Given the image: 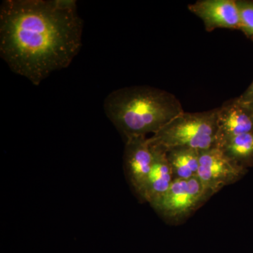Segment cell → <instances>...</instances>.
Wrapping results in <instances>:
<instances>
[{
  "label": "cell",
  "instance_id": "obj_1",
  "mask_svg": "<svg viewBox=\"0 0 253 253\" xmlns=\"http://www.w3.org/2000/svg\"><path fill=\"white\" fill-rule=\"evenodd\" d=\"M83 21L73 0H4L0 56L35 86L68 68L82 48Z\"/></svg>",
  "mask_w": 253,
  "mask_h": 253
},
{
  "label": "cell",
  "instance_id": "obj_2",
  "mask_svg": "<svg viewBox=\"0 0 253 253\" xmlns=\"http://www.w3.org/2000/svg\"><path fill=\"white\" fill-rule=\"evenodd\" d=\"M104 110L125 139L149 133L154 135L184 112L174 94L150 86H127L113 91L104 99Z\"/></svg>",
  "mask_w": 253,
  "mask_h": 253
},
{
  "label": "cell",
  "instance_id": "obj_3",
  "mask_svg": "<svg viewBox=\"0 0 253 253\" xmlns=\"http://www.w3.org/2000/svg\"><path fill=\"white\" fill-rule=\"evenodd\" d=\"M217 109L199 113L183 112L149 138L166 149L186 147L203 151L216 146Z\"/></svg>",
  "mask_w": 253,
  "mask_h": 253
},
{
  "label": "cell",
  "instance_id": "obj_4",
  "mask_svg": "<svg viewBox=\"0 0 253 253\" xmlns=\"http://www.w3.org/2000/svg\"><path fill=\"white\" fill-rule=\"evenodd\" d=\"M212 196L196 176L189 179H174L167 192L150 206L168 222L179 224Z\"/></svg>",
  "mask_w": 253,
  "mask_h": 253
},
{
  "label": "cell",
  "instance_id": "obj_5",
  "mask_svg": "<svg viewBox=\"0 0 253 253\" xmlns=\"http://www.w3.org/2000/svg\"><path fill=\"white\" fill-rule=\"evenodd\" d=\"M248 169L229 159L217 146L200 152L197 176L212 196L244 177Z\"/></svg>",
  "mask_w": 253,
  "mask_h": 253
},
{
  "label": "cell",
  "instance_id": "obj_6",
  "mask_svg": "<svg viewBox=\"0 0 253 253\" xmlns=\"http://www.w3.org/2000/svg\"><path fill=\"white\" fill-rule=\"evenodd\" d=\"M123 162L126 179L139 196L153 162L149 138L146 136L126 138Z\"/></svg>",
  "mask_w": 253,
  "mask_h": 253
},
{
  "label": "cell",
  "instance_id": "obj_7",
  "mask_svg": "<svg viewBox=\"0 0 253 253\" xmlns=\"http://www.w3.org/2000/svg\"><path fill=\"white\" fill-rule=\"evenodd\" d=\"M188 8L202 20L208 32L217 28L240 30L236 0H199Z\"/></svg>",
  "mask_w": 253,
  "mask_h": 253
},
{
  "label": "cell",
  "instance_id": "obj_8",
  "mask_svg": "<svg viewBox=\"0 0 253 253\" xmlns=\"http://www.w3.org/2000/svg\"><path fill=\"white\" fill-rule=\"evenodd\" d=\"M217 126L216 146L233 136L253 133V111L238 98L228 100L217 108Z\"/></svg>",
  "mask_w": 253,
  "mask_h": 253
},
{
  "label": "cell",
  "instance_id": "obj_9",
  "mask_svg": "<svg viewBox=\"0 0 253 253\" xmlns=\"http://www.w3.org/2000/svg\"><path fill=\"white\" fill-rule=\"evenodd\" d=\"M150 144L153 154L152 165L139 197L151 204L167 192L174 178L166 149L159 145Z\"/></svg>",
  "mask_w": 253,
  "mask_h": 253
},
{
  "label": "cell",
  "instance_id": "obj_10",
  "mask_svg": "<svg viewBox=\"0 0 253 253\" xmlns=\"http://www.w3.org/2000/svg\"><path fill=\"white\" fill-rule=\"evenodd\" d=\"M166 151L174 179H189L197 176L201 151L186 147L172 148Z\"/></svg>",
  "mask_w": 253,
  "mask_h": 253
},
{
  "label": "cell",
  "instance_id": "obj_11",
  "mask_svg": "<svg viewBox=\"0 0 253 253\" xmlns=\"http://www.w3.org/2000/svg\"><path fill=\"white\" fill-rule=\"evenodd\" d=\"M216 146L241 167H253V132L233 136Z\"/></svg>",
  "mask_w": 253,
  "mask_h": 253
},
{
  "label": "cell",
  "instance_id": "obj_12",
  "mask_svg": "<svg viewBox=\"0 0 253 253\" xmlns=\"http://www.w3.org/2000/svg\"><path fill=\"white\" fill-rule=\"evenodd\" d=\"M239 12L240 30L253 39V1L236 0Z\"/></svg>",
  "mask_w": 253,
  "mask_h": 253
},
{
  "label": "cell",
  "instance_id": "obj_13",
  "mask_svg": "<svg viewBox=\"0 0 253 253\" xmlns=\"http://www.w3.org/2000/svg\"><path fill=\"white\" fill-rule=\"evenodd\" d=\"M238 99L245 105L253 104V81L244 94L238 97Z\"/></svg>",
  "mask_w": 253,
  "mask_h": 253
},
{
  "label": "cell",
  "instance_id": "obj_14",
  "mask_svg": "<svg viewBox=\"0 0 253 253\" xmlns=\"http://www.w3.org/2000/svg\"><path fill=\"white\" fill-rule=\"evenodd\" d=\"M247 106H249L250 109H251V111H252L253 113V104L247 105Z\"/></svg>",
  "mask_w": 253,
  "mask_h": 253
},
{
  "label": "cell",
  "instance_id": "obj_15",
  "mask_svg": "<svg viewBox=\"0 0 253 253\" xmlns=\"http://www.w3.org/2000/svg\"><path fill=\"white\" fill-rule=\"evenodd\" d=\"M252 41H253V39L252 40Z\"/></svg>",
  "mask_w": 253,
  "mask_h": 253
}]
</instances>
